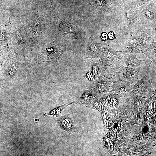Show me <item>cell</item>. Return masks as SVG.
Returning a JSON list of instances; mask_svg holds the SVG:
<instances>
[{"mask_svg": "<svg viewBox=\"0 0 156 156\" xmlns=\"http://www.w3.org/2000/svg\"><path fill=\"white\" fill-rule=\"evenodd\" d=\"M22 61L10 60L2 61L1 69V78L5 84L13 83L20 75Z\"/></svg>", "mask_w": 156, "mask_h": 156, "instance_id": "6da1fadb", "label": "cell"}, {"mask_svg": "<svg viewBox=\"0 0 156 156\" xmlns=\"http://www.w3.org/2000/svg\"><path fill=\"white\" fill-rule=\"evenodd\" d=\"M130 39H135L143 50V53L150 49L153 43L156 41V28L148 29L143 24L130 36Z\"/></svg>", "mask_w": 156, "mask_h": 156, "instance_id": "7a4b0ae2", "label": "cell"}, {"mask_svg": "<svg viewBox=\"0 0 156 156\" xmlns=\"http://www.w3.org/2000/svg\"><path fill=\"white\" fill-rule=\"evenodd\" d=\"M124 3V18L130 36L142 25V21L144 18L139 11L138 7Z\"/></svg>", "mask_w": 156, "mask_h": 156, "instance_id": "3957f363", "label": "cell"}, {"mask_svg": "<svg viewBox=\"0 0 156 156\" xmlns=\"http://www.w3.org/2000/svg\"><path fill=\"white\" fill-rule=\"evenodd\" d=\"M113 81L102 75L99 77L88 89L95 97L100 98L109 91Z\"/></svg>", "mask_w": 156, "mask_h": 156, "instance_id": "277c9868", "label": "cell"}, {"mask_svg": "<svg viewBox=\"0 0 156 156\" xmlns=\"http://www.w3.org/2000/svg\"><path fill=\"white\" fill-rule=\"evenodd\" d=\"M140 71H137L129 67L123 66L120 68L116 76L119 78V80L132 84L140 79Z\"/></svg>", "mask_w": 156, "mask_h": 156, "instance_id": "5b68a950", "label": "cell"}, {"mask_svg": "<svg viewBox=\"0 0 156 156\" xmlns=\"http://www.w3.org/2000/svg\"><path fill=\"white\" fill-rule=\"evenodd\" d=\"M151 86L147 76H144L139 79L134 85L131 93L142 97H146L151 92Z\"/></svg>", "mask_w": 156, "mask_h": 156, "instance_id": "8992f818", "label": "cell"}, {"mask_svg": "<svg viewBox=\"0 0 156 156\" xmlns=\"http://www.w3.org/2000/svg\"><path fill=\"white\" fill-rule=\"evenodd\" d=\"M124 63L120 55L119 58L109 64L103 66L102 75L110 79L116 75L120 68L123 66Z\"/></svg>", "mask_w": 156, "mask_h": 156, "instance_id": "52a82bcc", "label": "cell"}, {"mask_svg": "<svg viewBox=\"0 0 156 156\" xmlns=\"http://www.w3.org/2000/svg\"><path fill=\"white\" fill-rule=\"evenodd\" d=\"M121 53L122 54L121 57L127 67L137 71H140L142 68L140 66V63L145 61L146 57L143 60H139L137 59L135 54L127 53L121 51Z\"/></svg>", "mask_w": 156, "mask_h": 156, "instance_id": "ba28073f", "label": "cell"}, {"mask_svg": "<svg viewBox=\"0 0 156 156\" xmlns=\"http://www.w3.org/2000/svg\"><path fill=\"white\" fill-rule=\"evenodd\" d=\"M120 52V51H116L107 45L103 47L100 55V62L104 66L106 65L119 58L120 55H118V53Z\"/></svg>", "mask_w": 156, "mask_h": 156, "instance_id": "9c48e42d", "label": "cell"}, {"mask_svg": "<svg viewBox=\"0 0 156 156\" xmlns=\"http://www.w3.org/2000/svg\"><path fill=\"white\" fill-rule=\"evenodd\" d=\"M138 9L144 18L156 23V4L153 2H146L138 6Z\"/></svg>", "mask_w": 156, "mask_h": 156, "instance_id": "30bf717a", "label": "cell"}, {"mask_svg": "<svg viewBox=\"0 0 156 156\" xmlns=\"http://www.w3.org/2000/svg\"><path fill=\"white\" fill-rule=\"evenodd\" d=\"M57 122L61 128L71 134L77 131L73 121L68 115L60 116L57 117Z\"/></svg>", "mask_w": 156, "mask_h": 156, "instance_id": "8fae6325", "label": "cell"}, {"mask_svg": "<svg viewBox=\"0 0 156 156\" xmlns=\"http://www.w3.org/2000/svg\"><path fill=\"white\" fill-rule=\"evenodd\" d=\"M112 83L111 86L112 88L111 91L121 96L129 93L132 90L133 86L132 84L121 81L119 79L113 81Z\"/></svg>", "mask_w": 156, "mask_h": 156, "instance_id": "7c38bea8", "label": "cell"}, {"mask_svg": "<svg viewBox=\"0 0 156 156\" xmlns=\"http://www.w3.org/2000/svg\"><path fill=\"white\" fill-rule=\"evenodd\" d=\"M132 54L143 53V50L135 39H130L126 42L124 48L121 51Z\"/></svg>", "mask_w": 156, "mask_h": 156, "instance_id": "4fadbf2b", "label": "cell"}, {"mask_svg": "<svg viewBox=\"0 0 156 156\" xmlns=\"http://www.w3.org/2000/svg\"><path fill=\"white\" fill-rule=\"evenodd\" d=\"M99 98L103 103L105 106L108 108L115 107L118 105L119 103L118 99L116 94H105Z\"/></svg>", "mask_w": 156, "mask_h": 156, "instance_id": "5bb4252c", "label": "cell"}, {"mask_svg": "<svg viewBox=\"0 0 156 156\" xmlns=\"http://www.w3.org/2000/svg\"><path fill=\"white\" fill-rule=\"evenodd\" d=\"M103 48L99 44L91 41L89 44L87 54L91 57H96L100 55Z\"/></svg>", "mask_w": 156, "mask_h": 156, "instance_id": "9a60e30c", "label": "cell"}, {"mask_svg": "<svg viewBox=\"0 0 156 156\" xmlns=\"http://www.w3.org/2000/svg\"><path fill=\"white\" fill-rule=\"evenodd\" d=\"M94 97L89 90L86 91L82 94L78 102L82 105H85L87 107L92 103Z\"/></svg>", "mask_w": 156, "mask_h": 156, "instance_id": "2e32d148", "label": "cell"}, {"mask_svg": "<svg viewBox=\"0 0 156 156\" xmlns=\"http://www.w3.org/2000/svg\"><path fill=\"white\" fill-rule=\"evenodd\" d=\"M75 101H73L68 104H65L58 107H57L51 111L49 112L45 113L44 116H47L48 115H52L58 117L60 116V114L62 111L67 107L73 103L76 102Z\"/></svg>", "mask_w": 156, "mask_h": 156, "instance_id": "e0dca14e", "label": "cell"}, {"mask_svg": "<svg viewBox=\"0 0 156 156\" xmlns=\"http://www.w3.org/2000/svg\"><path fill=\"white\" fill-rule=\"evenodd\" d=\"M96 5L98 6H101L104 8L107 9L111 5V3L110 0H96Z\"/></svg>", "mask_w": 156, "mask_h": 156, "instance_id": "ac0fdd59", "label": "cell"}, {"mask_svg": "<svg viewBox=\"0 0 156 156\" xmlns=\"http://www.w3.org/2000/svg\"><path fill=\"white\" fill-rule=\"evenodd\" d=\"M144 54L146 55V57L151 59L156 65V53L148 50L145 51Z\"/></svg>", "mask_w": 156, "mask_h": 156, "instance_id": "d6986e66", "label": "cell"}, {"mask_svg": "<svg viewBox=\"0 0 156 156\" xmlns=\"http://www.w3.org/2000/svg\"><path fill=\"white\" fill-rule=\"evenodd\" d=\"M150 0H132V2L133 5H137L140 6L142 5L148 1Z\"/></svg>", "mask_w": 156, "mask_h": 156, "instance_id": "ffe728a7", "label": "cell"}, {"mask_svg": "<svg viewBox=\"0 0 156 156\" xmlns=\"http://www.w3.org/2000/svg\"><path fill=\"white\" fill-rule=\"evenodd\" d=\"M87 77L90 80H92L95 79V75L90 72H88L86 75Z\"/></svg>", "mask_w": 156, "mask_h": 156, "instance_id": "44dd1931", "label": "cell"}, {"mask_svg": "<svg viewBox=\"0 0 156 156\" xmlns=\"http://www.w3.org/2000/svg\"><path fill=\"white\" fill-rule=\"evenodd\" d=\"M149 50L156 53V41L153 43L152 48Z\"/></svg>", "mask_w": 156, "mask_h": 156, "instance_id": "7402d4cb", "label": "cell"}]
</instances>
